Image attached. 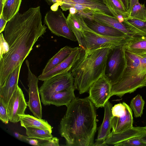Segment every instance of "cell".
<instances>
[{"mask_svg": "<svg viewBox=\"0 0 146 146\" xmlns=\"http://www.w3.org/2000/svg\"><path fill=\"white\" fill-rule=\"evenodd\" d=\"M42 19L38 6L18 12L8 21L3 35L9 48L0 58V88L15 69L22 65L38 39L46 33L47 27L42 24Z\"/></svg>", "mask_w": 146, "mask_h": 146, "instance_id": "cell-1", "label": "cell"}, {"mask_svg": "<svg viewBox=\"0 0 146 146\" xmlns=\"http://www.w3.org/2000/svg\"><path fill=\"white\" fill-rule=\"evenodd\" d=\"M59 133L66 145L94 146L97 123L96 107L87 97L76 98L67 106Z\"/></svg>", "mask_w": 146, "mask_h": 146, "instance_id": "cell-2", "label": "cell"}, {"mask_svg": "<svg viewBox=\"0 0 146 146\" xmlns=\"http://www.w3.org/2000/svg\"><path fill=\"white\" fill-rule=\"evenodd\" d=\"M110 48L94 50L81 49L80 56L70 71L74 86L80 94L87 92L92 85L104 74L107 55Z\"/></svg>", "mask_w": 146, "mask_h": 146, "instance_id": "cell-3", "label": "cell"}, {"mask_svg": "<svg viewBox=\"0 0 146 146\" xmlns=\"http://www.w3.org/2000/svg\"><path fill=\"white\" fill-rule=\"evenodd\" d=\"M127 64L119 80L112 85L111 96L120 97L146 86V74H140L139 56L125 51Z\"/></svg>", "mask_w": 146, "mask_h": 146, "instance_id": "cell-4", "label": "cell"}, {"mask_svg": "<svg viewBox=\"0 0 146 146\" xmlns=\"http://www.w3.org/2000/svg\"><path fill=\"white\" fill-rule=\"evenodd\" d=\"M124 45L110 48L107 55L105 74L112 85L120 79L126 68L127 60Z\"/></svg>", "mask_w": 146, "mask_h": 146, "instance_id": "cell-5", "label": "cell"}, {"mask_svg": "<svg viewBox=\"0 0 146 146\" xmlns=\"http://www.w3.org/2000/svg\"><path fill=\"white\" fill-rule=\"evenodd\" d=\"M133 37L111 36L96 33L92 31H84L83 35V50H94L124 45Z\"/></svg>", "mask_w": 146, "mask_h": 146, "instance_id": "cell-6", "label": "cell"}, {"mask_svg": "<svg viewBox=\"0 0 146 146\" xmlns=\"http://www.w3.org/2000/svg\"><path fill=\"white\" fill-rule=\"evenodd\" d=\"M43 81L39 89L42 103L54 93L74 88V77L70 71L54 76Z\"/></svg>", "mask_w": 146, "mask_h": 146, "instance_id": "cell-7", "label": "cell"}, {"mask_svg": "<svg viewBox=\"0 0 146 146\" xmlns=\"http://www.w3.org/2000/svg\"><path fill=\"white\" fill-rule=\"evenodd\" d=\"M44 22L54 35L74 41H77L68 25L67 18L60 9L48 11L44 17Z\"/></svg>", "mask_w": 146, "mask_h": 146, "instance_id": "cell-8", "label": "cell"}, {"mask_svg": "<svg viewBox=\"0 0 146 146\" xmlns=\"http://www.w3.org/2000/svg\"><path fill=\"white\" fill-rule=\"evenodd\" d=\"M111 87L110 80L104 74L90 86L87 98L97 108L104 107L111 97Z\"/></svg>", "mask_w": 146, "mask_h": 146, "instance_id": "cell-9", "label": "cell"}, {"mask_svg": "<svg viewBox=\"0 0 146 146\" xmlns=\"http://www.w3.org/2000/svg\"><path fill=\"white\" fill-rule=\"evenodd\" d=\"M25 62L28 69L27 80L29 88V100L27 102V106L35 117L42 119V108L38 87L39 79L31 71L29 61L26 60Z\"/></svg>", "mask_w": 146, "mask_h": 146, "instance_id": "cell-10", "label": "cell"}, {"mask_svg": "<svg viewBox=\"0 0 146 146\" xmlns=\"http://www.w3.org/2000/svg\"><path fill=\"white\" fill-rule=\"evenodd\" d=\"M27 106L21 89L18 86L8 103L7 110L9 121L16 123L20 121L19 115L25 114Z\"/></svg>", "mask_w": 146, "mask_h": 146, "instance_id": "cell-11", "label": "cell"}, {"mask_svg": "<svg viewBox=\"0 0 146 146\" xmlns=\"http://www.w3.org/2000/svg\"><path fill=\"white\" fill-rule=\"evenodd\" d=\"M74 5H82L92 12H99L113 16L104 3V0H63L60 6L62 11H66Z\"/></svg>", "mask_w": 146, "mask_h": 146, "instance_id": "cell-12", "label": "cell"}, {"mask_svg": "<svg viewBox=\"0 0 146 146\" xmlns=\"http://www.w3.org/2000/svg\"><path fill=\"white\" fill-rule=\"evenodd\" d=\"M81 48L80 47L73 48L69 56L56 66L38 77L39 80L44 81L54 76L70 71L74 64L79 58Z\"/></svg>", "mask_w": 146, "mask_h": 146, "instance_id": "cell-13", "label": "cell"}, {"mask_svg": "<svg viewBox=\"0 0 146 146\" xmlns=\"http://www.w3.org/2000/svg\"><path fill=\"white\" fill-rule=\"evenodd\" d=\"M67 19L68 25L74 35L79 47L83 49V31H84L92 30L86 25L82 16L78 13L75 14L69 13Z\"/></svg>", "mask_w": 146, "mask_h": 146, "instance_id": "cell-14", "label": "cell"}, {"mask_svg": "<svg viewBox=\"0 0 146 146\" xmlns=\"http://www.w3.org/2000/svg\"><path fill=\"white\" fill-rule=\"evenodd\" d=\"M105 25L117 29L127 35L132 36H138L129 30L122 22L113 16L96 11H92L88 17Z\"/></svg>", "mask_w": 146, "mask_h": 146, "instance_id": "cell-15", "label": "cell"}, {"mask_svg": "<svg viewBox=\"0 0 146 146\" xmlns=\"http://www.w3.org/2000/svg\"><path fill=\"white\" fill-rule=\"evenodd\" d=\"M22 65L16 68L10 74L5 85L0 88V98L7 106L12 95L18 85L19 73Z\"/></svg>", "mask_w": 146, "mask_h": 146, "instance_id": "cell-16", "label": "cell"}, {"mask_svg": "<svg viewBox=\"0 0 146 146\" xmlns=\"http://www.w3.org/2000/svg\"><path fill=\"white\" fill-rule=\"evenodd\" d=\"M83 17L88 27L96 33L104 36H129L117 29L104 24L88 17Z\"/></svg>", "mask_w": 146, "mask_h": 146, "instance_id": "cell-17", "label": "cell"}, {"mask_svg": "<svg viewBox=\"0 0 146 146\" xmlns=\"http://www.w3.org/2000/svg\"><path fill=\"white\" fill-rule=\"evenodd\" d=\"M126 112L123 115L113 116L111 119L112 132L118 133L133 127V118L131 108L125 102Z\"/></svg>", "mask_w": 146, "mask_h": 146, "instance_id": "cell-18", "label": "cell"}, {"mask_svg": "<svg viewBox=\"0 0 146 146\" xmlns=\"http://www.w3.org/2000/svg\"><path fill=\"white\" fill-rule=\"evenodd\" d=\"M145 132L144 127H133L118 133L111 132L104 141L108 145L116 146L119 143L135 137L141 135Z\"/></svg>", "mask_w": 146, "mask_h": 146, "instance_id": "cell-19", "label": "cell"}, {"mask_svg": "<svg viewBox=\"0 0 146 146\" xmlns=\"http://www.w3.org/2000/svg\"><path fill=\"white\" fill-rule=\"evenodd\" d=\"M74 88L70 89L55 92L46 99L42 103L44 106L54 105L56 106L63 105L67 106L75 98Z\"/></svg>", "mask_w": 146, "mask_h": 146, "instance_id": "cell-20", "label": "cell"}, {"mask_svg": "<svg viewBox=\"0 0 146 146\" xmlns=\"http://www.w3.org/2000/svg\"><path fill=\"white\" fill-rule=\"evenodd\" d=\"M113 105L108 100L105 104L103 120L99 127L97 138L96 141H104L111 133V119L113 117L111 111Z\"/></svg>", "mask_w": 146, "mask_h": 146, "instance_id": "cell-21", "label": "cell"}, {"mask_svg": "<svg viewBox=\"0 0 146 146\" xmlns=\"http://www.w3.org/2000/svg\"><path fill=\"white\" fill-rule=\"evenodd\" d=\"M21 126L25 128L29 127L47 130L52 132L53 127L44 119L29 114L19 115Z\"/></svg>", "mask_w": 146, "mask_h": 146, "instance_id": "cell-22", "label": "cell"}, {"mask_svg": "<svg viewBox=\"0 0 146 146\" xmlns=\"http://www.w3.org/2000/svg\"><path fill=\"white\" fill-rule=\"evenodd\" d=\"M124 45L126 51L138 56L146 55V36L133 37Z\"/></svg>", "mask_w": 146, "mask_h": 146, "instance_id": "cell-23", "label": "cell"}, {"mask_svg": "<svg viewBox=\"0 0 146 146\" xmlns=\"http://www.w3.org/2000/svg\"><path fill=\"white\" fill-rule=\"evenodd\" d=\"M73 48L66 46L60 50L50 58L46 65L41 74L48 72L66 59L70 54Z\"/></svg>", "mask_w": 146, "mask_h": 146, "instance_id": "cell-24", "label": "cell"}, {"mask_svg": "<svg viewBox=\"0 0 146 146\" xmlns=\"http://www.w3.org/2000/svg\"><path fill=\"white\" fill-rule=\"evenodd\" d=\"M105 4L112 13L113 16L122 22L129 14L120 0H104Z\"/></svg>", "mask_w": 146, "mask_h": 146, "instance_id": "cell-25", "label": "cell"}, {"mask_svg": "<svg viewBox=\"0 0 146 146\" xmlns=\"http://www.w3.org/2000/svg\"><path fill=\"white\" fill-rule=\"evenodd\" d=\"M138 36H146V21L128 17L122 22Z\"/></svg>", "mask_w": 146, "mask_h": 146, "instance_id": "cell-26", "label": "cell"}, {"mask_svg": "<svg viewBox=\"0 0 146 146\" xmlns=\"http://www.w3.org/2000/svg\"><path fill=\"white\" fill-rule=\"evenodd\" d=\"M21 1L22 0H7L5 1L1 14L7 21L19 12Z\"/></svg>", "mask_w": 146, "mask_h": 146, "instance_id": "cell-27", "label": "cell"}, {"mask_svg": "<svg viewBox=\"0 0 146 146\" xmlns=\"http://www.w3.org/2000/svg\"><path fill=\"white\" fill-rule=\"evenodd\" d=\"M25 128L26 134L29 138L45 139L53 137L52 132L47 130L32 127H27Z\"/></svg>", "mask_w": 146, "mask_h": 146, "instance_id": "cell-28", "label": "cell"}, {"mask_svg": "<svg viewBox=\"0 0 146 146\" xmlns=\"http://www.w3.org/2000/svg\"><path fill=\"white\" fill-rule=\"evenodd\" d=\"M145 104L144 100L139 94H137L131 100L130 103V107L133 111L135 117H141L143 113Z\"/></svg>", "mask_w": 146, "mask_h": 146, "instance_id": "cell-29", "label": "cell"}, {"mask_svg": "<svg viewBox=\"0 0 146 146\" xmlns=\"http://www.w3.org/2000/svg\"><path fill=\"white\" fill-rule=\"evenodd\" d=\"M146 21V8L144 4L138 1L133 6L128 17Z\"/></svg>", "mask_w": 146, "mask_h": 146, "instance_id": "cell-30", "label": "cell"}, {"mask_svg": "<svg viewBox=\"0 0 146 146\" xmlns=\"http://www.w3.org/2000/svg\"><path fill=\"white\" fill-rule=\"evenodd\" d=\"M141 135L133 137L121 142L117 144L116 146H146V144L141 140Z\"/></svg>", "mask_w": 146, "mask_h": 146, "instance_id": "cell-31", "label": "cell"}, {"mask_svg": "<svg viewBox=\"0 0 146 146\" xmlns=\"http://www.w3.org/2000/svg\"><path fill=\"white\" fill-rule=\"evenodd\" d=\"M0 119L4 123L7 124L9 121L7 110V106L3 100L0 98Z\"/></svg>", "mask_w": 146, "mask_h": 146, "instance_id": "cell-32", "label": "cell"}, {"mask_svg": "<svg viewBox=\"0 0 146 146\" xmlns=\"http://www.w3.org/2000/svg\"><path fill=\"white\" fill-rule=\"evenodd\" d=\"M125 102L115 104L112 108L111 111L113 116L117 117L124 115L126 112Z\"/></svg>", "mask_w": 146, "mask_h": 146, "instance_id": "cell-33", "label": "cell"}, {"mask_svg": "<svg viewBox=\"0 0 146 146\" xmlns=\"http://www.w3.org/2000/svg\"><path fill=\"white\" fill-rule=\"evenodd\" d=\"M39 146H59V139L56 137L45 139H37Z\"/></svg>", "mask_w": 146, "mask_h": 146, "instance_id": "cell-34", "label": "cell"}, {"mask_svg": "<svg viewBox=\"0 0 146 146\" xmlns=\"http://www.w3.org/2000/svg\"><path fill=\"white\" fill-rule=\"evenodd\" d=\"M0 58L9 51V46L8 43L5 39L2 33L0 35Z\"/></svg>", "mask_w": 146, "mask_h": 146, "instance_id": "cell-35", "label": "cell"}, {"mask_svg": "<svg viewBox=\"0 0 146 146\" xmlns=\"http://www.w3.org/2000/svg\"><path fill=\"white\" fill-rule=\"evenodd\" d=\"M139 56L140 61V74H146V55Z\"/></svg>", "mask_w": 146, "mask_h": 146, "instance_id": "cell-36", "label": "cell"}, {"mask_svg": "<svg viewBox=\"0 0 146 146\" xmlns=\"http://www.w3.org/2000/svg\"><path fill=\"white\" fill-rule=\"evenodd\" d=\"M48 4L51 5V10L56 11L58 9V6H60L63 0H45Z\"/></svg>", "mask_w": 146, "mask_h": 146, "instance_id": "cell-37", "label": "cell"}, {"mask_svg": "<svg viewBox=\"0 0 146 146\" xmlns=\"http://www.w3.org/2000/svg\"><path fill=\"white\" fill-rule=\"evenodd\" d=\"M8 21L2 14L0 15V33L4 31Z\"/></svg>", "mask_w": 146, "mask_h": 146, "instance_id": "cell-38", "label": "cell"}, {"mask_svg": "<svg viewBox=\"0 0 146 146\" xmlns=\"http://www.w3.org/2000/svg\"><path fill=\"white\" fill-rule=\"evenodd\" d=\"M26 142L32 145L39 146V142L37 139L28 137L27 138Z\"/></svg>", "mask_w": 146, "mask_h": 146, "instance_id": "cell-39", "label": "cell"}, {"mask_svg": "<svg viewBox=\"0 0 146 146\" xmlns=\"http://www.w3.org/2000/svg\"><path fill=\"white\" fill-rule=\"evenodd\" d=\"M13 135L18 139L21 141L25 142H26L27 138L28 137L27 136L21 135L17 132H14Z\"/></svg>", "mask_w": 146, "mask_h": 146, "instance_id": "cell-40", "label": "cell"}, {"mask_svg": "<svg viewBox=\"0 0 146 146\" xmlns=\"http://www.w3.org/2000/svg\"><path fill=\"white\" fill-rule=\"evenodd\" d=\"M126 10L128 12L129 4V0H120Z\"/></svg>", "mask_w": 146, "mask_h": 146, "instance_id": "cell-41", "label": "cell"}, {"mask_svg": "<svg viewBox=\"0 0 146 146\" xmlns=\"http://www.w3.org/2000/svg\"><path fill=\"white\" fill-rule=\"evenodd\" d=\"M139 0H129V6L128 11L129 14L133 6Z\"/></svg>", "mask_w": 146, "mask_h": 146, "instance_id": "cell-42", "label": "cell"}, {"mask_svg": "<svg viewBox=\"0 0 146 146\" xmlns=\"http://www.w3.org/2000/svg\"><path fill=\"white\" fill-rule=\"evenodd\" d=\"M108 145L106 144L104 141H96V142L94 143V145L98 146H108Z\"/></svg>", "mask_w": 146, "mask_h": 146, "instance_id": "cell-43", "label": "cell"}, {"mask_svg": "<svg viewBox=\"0 0 146 146\" xmlns=\"http://www.w3.org/2000/svg\"><path fill=\"white\" fill-rule=\"evenodd\" d=\"M69 13L72 14H75L78 13V11L76 10L74 7L70 8L69 9Z\"/></svg>", "mask_w": 146, "mask_h": 146, "instance_id": "cell-44", "label": "cell"}, {"mask_svg": "<svg viewBox=\"0 0 146 146\" xmlns=\"http://www.w3.org/2000/svg\"><path fill=\"white\" fill-rule=\"evenodd\" d=\"M140 138L142 141L146 144V132H145L141 135Z\"/></svg>", "mask_w": 146, "mask_h": 146, "instance_id": "cell-45", "label": "cell"}, {"mask_svg": "<svg viewBox=\"0 0 146 146\" xmlns=\"http://www.w3.org/2000/svg\"><path fill=\"white\" fill-rule=\"evenodd\" d=\"M4 5V0H0V15L2 13Z\"/></svg>", "mask_w": 146, "mask_h": 146, "instance_id": "cell-46", "label": "cell"}, {"mask_svg": "<svg viewBox=\"0 0 146 146\" xmlns=\"http://www.w3.org/2000/svg\"><path fill=\"white\" fill-rule=\"evenodd\" d=\"M144 128H145V132H146V126L145 127H144Z\"/></svg>", "mask_w": 146, "mask_h": 146, "instance_id": "cell-47", "label": "cell"}, {"mask_svg": "<svg viewBox=\"0 0 146 146\" xmlns=\"http://www.w3.org/2000/svg\"><path fill=\"white\" fill-rule=\"evenodd\" d=\"M7 0H4V4L5 1H6Z\"/></svg>", "mask_w": 146, "mask_h": 146, "instance_id": "cell-48", "label": "cell"}]
</instances>
